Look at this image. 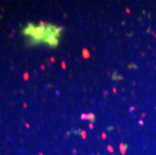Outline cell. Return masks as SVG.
I'll list each match as a JSON object with an SVG mask.
<instances>
[{
    "label": "cell",
    "mask_w": 156,
    "mask_h": 155,
    "mask_svg": "<svg viewBox=\"0 0 156 155\" xmlns=\"http://www.w3.org/2000/svg\"><path fill=\"white\" fill-rule=\"evenodd\" d=\"M82 119H85V120H94L95 117H94V114H83L82 115Z\"/></svg>",
    "instance_id": "1"
},
{
    "label": "cell",
    "mask_w": 156,
    "mask_h": 155,
    "mask_svg": "<svg viewBox=\"0 0 156 155\" xmlns=\"http://www.w3.org/2000/svg\"><path fill=\"white\" fill-rule=\"evenodd\" d=\"M120 148H121V153L125 154V152H126V145H124L123 143H121V144H120Z\"/></svg>",
    "instance_id": "2"
},
{
    "label": "cell",
    "mask_w": 156,
    "mask_h": 155,
    "mask_svg": "<svg viewBox=\"0 0 156 155\" xmlns=\"http://www.w3.org/2000/svg\"><path fill=\"white\" fill-rule=\"evenodd\" d=\"M83 55L85 56V58H89V56H90V54H89V51L87 50H85L83 51Z\"/></svg>",
    "instance_id": "3"
},
{
    "label": "cell",
    "mask_w": 156,
    "mask_h": 155,
    "mask_svg": "<svg viewBox=\"0 0 156 155\" xmlns=\"http://www.w3.org/2000/svg\"><path fill=\"white\" fill-rule=\"evenodd\" d=\"M82 137H83V138H86V137H87V134H86V132H85V131H83V132H82Z\"/></svg>",
    "instance_id": "4"
},
{
    "label": "cell",
    "mask_w": 156,
    "mask_h": 155,
    "mask_svg": "<svg viewBox=\"0 0 156 155\" xmlns=\"http://www.w3.org/2000/svg\"><path fill=\"white\" fill-rule=\"evenodd\" d=\"M108 150L110 151V152H113V151H114V150H113V148H112L111 146H108Z\"/></svg>",
    "instance_id": "5"
},
{
    "label": "cell",
    "mask_w": 156,
    "mask_h": 155,
    "mask_svg": "<svg viewBox=\"0 0 156 155\" xmlns=\"http://www.w3.org/2000/svg\"><path fill=\"white\" fill-rule=\"evenodd\" d=\"M89 127L91 128V129H93V128H94V125H93V124H92V123H91V124H90V125H89Z\"/></svg>",
    "instance_id": "6"
},
{
    "label": "cell",
    "mask_w": 156,
    "mask_h": 155,
    "mask_svg": "<svg viewBox=\"0 0 156 155\" xmlns=\"http://www.w3.org/2000/svg\"><path fill=\"white\" fill-rule=\"evenodd\" d=\"M102 137H103V138H106V134L104 133V134H103V135H102Z\"/></svg>",
    "instance_id": "7"
}]
</instances>
